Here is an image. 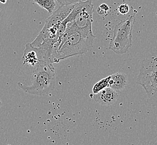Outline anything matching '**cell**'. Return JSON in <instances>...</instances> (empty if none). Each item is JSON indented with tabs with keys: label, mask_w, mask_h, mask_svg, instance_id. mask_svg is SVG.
Here are the masks:
<instances>
[{
	"label": "cell",
	"mask_w": 157,
	"mask_h": 145,
	"mask_svg": "<svg viewBox=\"0 0 157 145\" xmlns=\"http://www.w3.org/2000/svg\"><path fill=\"white\" fill-rule=\"evenodd\" d=\"M95 37L96 36H85L73 27L67 25L63 38L58 49L56 63L90 51L93 48Z\"/></svg>",
	"instance_id": "6da1fadb"
},
{
	"label": "cell",
	"mask_w": 157,
	"mask_h": 145,
	"mask_svg": "<svg viewBox=\"0 0 157 145\" xmlns=\"http://www.w3.org/2000/svg\"><path fill=\"white\" fill-rule=\"evenodd\" d=\"M29 85L18 83V87L28 93L45 96L54 89L56 82L55 69L52 64L42 61L33 70Z\"/></svg>",
	"instance_id": "7a4b0ae2"
},
{
	"label": "cell",
	"mask_w": 157,
	"mask_h": 145,
	"mask_svg": "<svg viewBox=\"0 0 157 145\" xmlns=\"http://www.w3.org/2000/svg\"><path fill=\"white\" fill-rule=\"evenodd\" d=\"M94 5L92 0L80 1L75 4L73 10L64 20L67 26L73 27L85 36L94 37L92 31Z\"/></svg>",
	"instance_id": "3957f363"
},
{
	"label": "cell",
	"mask_w": 157,
	"mask_h": 145,
	"mask_svg": "<svg viewBox=\"0 0 157 145\" xmlns=\"http://www.w3.org/2000/svg\"><path fill=\"white\" fill-rule=\"evenodd\" d=\"M136 83L144 89L149 103L157 107V57L142 61Z\"/></svg>",
	"instance_id": "277c9868"
},
{
	"label": "cell",
	"mask_w": 157,
	"mask_h": 145,
	"mask_svg": "<svg viewBox=\"0 0 157 145\" xmlns=\"http://www.w3.org/2000/svg\"><path fill=\"white\" fill-rule=\"evenodd\" d=\"M135 21L134 15L129 16L115 25L109 49L118 54H125L132 46V30Z\"/></svg>",
	"instance_id": "5b68a950"
},
{
	"label": "cell",
	"mask_w": 157,
	"mask_h": 145,
	"mask_svg": "<svg viewBox=\"0 0 157 145\" xmlns=\"http://www.w3.org/2000/svg\"><path fill=\"white\" fill-rule=\"evenodd\" d=\"M75 4L59 6L58 9L52 12V15L46 19L45 25L41 31L44 32L55 25L62 23L73 10Z\"/></svg>",
	"instance_id": "8992f818"
},
{
	"label": "cell",
	"mask_w": 157,
	"mask_h": 145,
	"mask_svg": "<svg viewBox=\"0 0 157 145\" xmlns=\"http://www.w3.org/2000/svg\"><path fill=\"white\" fill-rule=\"evenodd\" d=\"M22 60L24 64H27L32 67H36L44 61L40 54L38 49L33 47L30 43H27L25 46Z\"/></svg>",
	"instance_id": "52a82bcc"
},
{
	"label": "cell",
	"mask_w": 157,
	"mask_h": 145,
	"mask_svg": "<svg viewBox=\"0 0 157 145\" xmlns=\"http://www.w3.org/2000/svg\"><path fill=\"white\" fill-rule=\"evenodd\" d=\"M118 92L110 87H106L94 94V100L96 102L101 105L110 106L116 102L118 99Z\"/></svg>",
	"instance_id": "ba28073f"
},
{
	"label": "cell",
	"mask_w": 157,
	"mask_h": 145,
	"mask_svg": "<svg viewBox=\"0 0 157 145\" xmlns=\"http://www.w3.org/2000/svg\"><path fill=\"white\" fill-rule=\"evenodd\" d=\"M128 83L127 76L123 72H116L110 76L108 87L119 92L123 91Z\"/></svg>",
	"instance_id": "9c48e42d"
},
{
	"label": "cell",
	"mask_w": 157,
	"mask_h": 145,
	"mask_svg": "<svg viewBox=\"0 0 157 145\" xmlns=\"http://www.w3.org/2000/svg\"><path fill=\"white\" fill-rule=\"evenodd\" d=\"M35 3L39 5L42 9H45L49 14H52L56 7L55 0H33Z\"/></svg>",
	"instance_id": "30bf717a"
},
{
	"label": "cell",
	"mask_w": 157,
	"mask_h": 145,
	"mask_svg": "<svg viewBox=\"0 0 157 145\" xmlns=\"http://www.w3.org/2000/svg\"><path fill=\"white\" fill-rule=\"evenodd\" d=\"M110 79V76H109L105 78L100 80V81L94 85V87L93 88V93H94V94L99 93L100 91L103 90V89H104V88L108 87Z\"/></svg>",
	"instance_id": "8fae6325"
},
{
	"label": "cell",
	"mask_w": 157,
	"mask_h": 145,
	"mask_svg": "<svg viewBox=\"0 0 157 145\" xmlns=\"http://www.w3.org/2000/svg\"><path fill=\"white\" fill-rule=\"evenodd\" d=\"M109 7L105 3H102L97 8V12L99 15H103L109 11Z\"/></svg>",
	"instance_id": "7c38bea8"
},
{
	"label": "cell",
	"mask_w": 157,
	"mask_h": 145,
	"mask_svg": "<svg viewBox=\"0 0 157 145\" xmlns=\"http://www.w3.org/2000/svg\"><path fill=\"white\" fill-rule=\"evenodd\" d=\"M118 10L121 15H126L129 11V6L127 3H121L118 6Z\"/></svg>",
	"instance_id": "4fadbf2b"
},
{
	"label": "cell",
	"mask_w": 157,
	"mask_h": 145,
	"mask_svg": "<svg viewBox=\"0 0 157 145\" xmlns=\"http://www.w3.org/2000/svg\"><path fill=\"white\" fill-rule=\"evenodd\" d=\"M82 0H56L60 6L69 5L71 4H75L80 2Z\"/></svg>",
	"instance_id": "5bb4252c"
},
{
	"label": "cell",
	"mask_w": 157,
	"mask_h": 145,
	"mask_svg": "<svg viewBox=\"0 0 157 145\" xmlns=\"http://www.w3.org/2000/svg\"><path fill=\"white\" fill-rule=\"evenodd\" d=\"M7 0H0V2L3 3V4H5L7 2Z\"/></svg>",
	"instance_id": "9a60e30c"
},
{
	"label": "cell",
	"mask_w": 157,
	"mask_h": 145,
	"mask_svg": "<svg viewBox=\"0 0 157 145\" xmlns=\"http://www.w3.org/2000/svg\"><path fill=\"white\" fill-rule=\"evenodd\" d=\"M2 101L1 100H0V108L1 107V106H2Z\"/></svg>",
	"instance_id": "2e32d148"
},
{
	"label": "cell",
	"mask_w": 157,
	"mask_h": 145,
	"mask_svg": "<svg viewBox=\"0 0 157 145\" xmlns=\"http://www.w3.org/2000/svg\"></svg>",
	"instance_id": "e0dca14e"
}]
</instances>
